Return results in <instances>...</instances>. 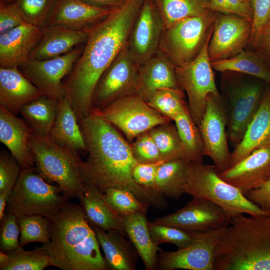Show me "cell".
I'll list each match as a JSON object with an SVG mask.
<instances>
[{
    "instance_id": "obj_1",
    "label": "cell",
    "mask_w": 270,
    "mask_h": 270,
    "mask_svg": "<svg viewBox=\"0 0 270 270\" xmlns=\"http://www.w3.org/2000/svg\"><path fill=\"white\" fill-rule=\"evenodd\" d=\"M143 0H126L90 30L82 53L64 82L65 96L80 122L92 109L94 90L103 74L127 44Z\"/></svg>"
},
{
    "instance_id": "obj_2",
    "label": "cell",
    "mask_w": 270,
    "mask_h": 270,
    "mask_svg": "<svg viewBox=\"0 0 270 270\" xmlns=\"http://www.w3.org/2000/svg\"><path fill=\"white\" fill-rule=\"evenodd\" d=\"M86 146L87 158L80 169L85 182L102 192L110 188L126 190L140 201L156 209H166V198L136 182L132 176L138 162L130 146L110 123L93 111L80 122Z\"/></svg>"
},
{
    "instance_id": "obj_3",
    "label": "cell",
    "mask_w": 270,
    "mask_h": 270,
    "mask_svg": "<svg viewBox=\"0 0 270 270\" xmlns=\"http://www.w3.org/2000/svg\"><path fill=\"white\" fill-rule=\"evenodd\" d=\"M50 238L40 248L50 266L62 270H108L96 234L80 204L68 201L50 220Z\"/></svg>"
},
{
    "instance_id": "obj_4",
    "label": "cell",
    "mask_w": 270,
    "mask_h": 270,
    "mask_svg": "<svg viewBox=\"0 0 270 270\" xmlns=\"http://www.w3.org/2000/svg\"><path fill=\"white\" fill-rule=\"evenodd\" d=\"M214 253V270H270V214L230 219Z\"/></svg>"
},
{
    "instance_id": "obj_5",
    "label": "cell",
    "mask_w": 270,
    "mask_h": 270,
    "mask_svg": "<svg viewBox=\"0 0 270 270\" xmlns=\"http://www.w3.org/2000/svg\"><path fill=\"white\" fill-rule=\"evenodd\" d=\"M185 194L208 200L220 206L230 219L240 214H270L256 205L237 188L223 180L214 164L191 162L184 186Z\"/></svg>"
},
{
    "instance_id": "obj_6",
    "label": "cell",
    "mask_w": 270,
    "mask_h": 270,
    "mask_svg": "<svg viewBox=\"0 0 270 270\" xmlns=\"http://www.w3.org/2000/svg\"><path fill=\"white\" fill-rule=\"evenodd\" d=\"M37 172L48 182L56 183L69 198H78L86 190L78 154L49 137L33 134L28 141Z\"/></svg>"
},
{
    "instance_id": "obj_7",
    "label": "cell",
    "mask_w": 270,
    "mask_h": 270,
    "mask_svg": "<svg viewBox=\"0 0 270 270\" xmlns=\"http://www.w3.org/2000/svg\"><path fill=\"white\" fill-rule=\"evenodd\" d=\"M268 83L254 76L235 72H221L222 96L229 112L228 140L236 147L260 104Z\"/></svg>"
},
{
    "instance_id": "obj_8",
    "label": "cell",
    "mask_w": 270,
    "mask_h": 270,
    "mask_svg": "<svg viewBox=\"0 0 270 270\" xmlns=\"http://www.w3.org/2000/svg\"><path fill=\"white\" fill-rule=\"evenodd\" d=\"M70 198L56 184L45 180L34 167L22 169L8 200V212L16 218H54Z\"/></svg>"
},
{
    "instance_id": "obj_9",
    "label": "cell",
    "mask_w": 270,
    "mask_h": 270,
    "mask_svg": "<svg viewBox=\"0 0 270 270\" xmlns=\"http://www.w3.org/2000/svg\"><path fill=\"white\" fill-rule=\"evenodd\" d=\"M216 12L182 19L164 28L159 50L175 68L184 66L200 54L212 36Z\"/></svg>"
},
{
    "instance_id": "obj_10",
    "label": "cell",
    "mask_w": 270,
    "mask_h": 270,
    "mask_svg": "<svg viewBox=\"0 0 270 270\" xmlns=\"http://www.w3.org/2000/svg\"><path fill=\"white\" fill-rule=\"evenodd\" d=\"M92 110L119 128L130 140L172 120L136 94L120 98L102 109Z\"/></svg>"
},
{
    "instance_id": "obj_11",
    "label": "cell",
    "mask_w": 270,
    "mask_h": 270,
    "mask_svg": "<svg viewBox=\"0 0 270 270\" xmlns=\"http://www.w3.org/2000/svg\"><path fill=\"white\" fill-rule=\"evenodd\" d=\"M210 40L195 59L184 66L175 68L178 86L186 93L189 112L198 126L205 112L208 96L220 94L208 54Z\"/></svg>"
},
{
    "instance_id": "obj_12",
    "label": "cell",
    "mask_w": 270,
    "mask_h": 270,
    "mask_svg": "<svg viewBox=\"0 0 270 270\" xmlns=\"http://www.w3.org/2000/svg\"><path fill=\"white\" fill-rule=\"evenodd\" d=\"M228 120V104L222 94H209L198 128L204 144V156L212 160L220 172L229 168L231 158L226 130Z\"/></svg>"
},
{
    "instance_id": "obj_13",
    "label": "cell",
    "mask_w": 270,
    "mask_h": 270,
    "mask_svg": "<svg viewBox=\"0 0 270 270\" xmlns=\"http://www.w3.org/2000/svg\"><path fill=\"white\" fill-rule=\"evenodd\" d=\"M140 66L126 46L100 78L94 94L92 110L102 109L120 98L136 94Z\"/></svg>"
},
{
    "instance_id": "obj_14",
    "label": "cell",
    "mask_w": 270,
    "mask_h": 270,
    "mask_svg": "<svg viewBox=\"0 0 270 270\" xmlns=\"http://www.w3.org/2000/svg\"><path fill=\"white\" fill-rule=\"evenodd\" d=\"M82 50L76 48L66 54L49 60L29 59L18 69L44 95L60 100L65 96L62 80L72 71Z\"/></svg>"
},
{
    "instance_id": "obj_15",
    "label": "cell",
    "mask_w": 270,
    "mask_h": 270,
    "mask_svg": "<svg viewBox=\"0 0 270 270\" xmlns=\"http://www.w3.org/2000/svg\"><path fill=\"white\" fill-rule=\"evenodd\" d=\"M226 228L200 232L198 240L190 246L174 252L160 250L156 269L214 270V253Z\"/></svg>"
},
{
    "instance_id": "obj_16",
    "label": "cell",
    "mask_w": 270,
    "mask_h": 270,
    "mask_svg": "<svg viewBox=\"0 0 270 270\" xmlns=\"http://www.w3.org/2000/svg\"><path fill=\"white\" fill-rule=\"evenodd\" d=\"M252 31V20L216 12L208 48L210 61L232 58L246 48Z\"/></svg>"
},
{
    "instance_id": "obj_17",
    "label": "cell",
    "mask_w": 270,
    "mask_h": 270,
    "mask_svg": "<svg viewBox=\"0 0 270 270\" xmlns=\"http://www.w3.org/2000/svg\"><path fill=\"white\" fill-rule=\"evenodd\" d=\"M152 222L187 232H208L227 228L230 218L218 205L204 198L192 197L181 208L158 217Z\"/></svg>"
},
{
    "instance_id": "obj_18",
    "label": "cell",
    "mask_w": 270,
    "mask_h": 270,
    "mask_svg": "<svg viewBox=\"0 0 270 270\" xmlns=\"http://www.w3.org/2000/svg\"><path fill=\"white\" fill-rule=\"evenodd\" d=\"M164 29V21L153 0H143L126 44L140 65L158 50Z\"/></svg>"
},
{
    "instance_id": "obj_19",
    "label": "cell",
    "mask_w": 270,
    "mask_h": 270,
    "mask_svg": "<svg viewBox=\"0 0 270 270\" xmlns=\"http://www.w3.org/2000/svg\"><path fill=\"white\" fill-rule=\"evenodd\" d=\"M220 178L244 195L270 181V142L254 150L246 158L220 172Z\"/></svg>"
},
{
    "instance_id": "obj_20",
    "label": "cell",
    "mask_w": 270,
    "mask_h": 270,
    "mask_svg": "<svg viewBox=\"0 0 270 270\" xmlns=\"http://www.w3.org/2000/svg\"><path fill=\"white\" fill-rule=\"evenodd\" d=\"M115 10L98 8L82 0H58L46 26L89 30Z\"/></svg>"
},
{
    "instance_id": "obj_21",
    "label": "cell",
    "mask_w": 270,
    "mask_h": 270,
    "mask_svg": "<svg viewBox=\"0 0 270 270\" xmlns=\"http://www.w3.org/2000/svg\"><path fill=\"white\" fill-rule=\"evenodd\" d=\"M42 30L27 22L0 34V68H18L28 60Z\"/></svg>"
},
{
    "instance_id": "obj_22",
    "label": "cell",
    "mask_w": 270,
    "mask_h": 270,
    "mask_svg": "<svg viewBox=\"0 0 270 270\" xmlns=\"http://www.w3.org/2000/svg\"><path fill=\"white\" fill-rule=\"evenodd\" d=\"M34 133L27 122L0 106V140L8 149L22 169L34 167L28 141Z\"/></svg>"
},
{
    "instance_id": "obj_23",
    "label": "cell",
    "mask_w": 270,
    "mask_h": 270,
    "mask_svg": "<svg viewBox=\"0 0 270 270\" xmlns=\"http://www.w3.org/2000/svg\"><path fill=\"white\" fill-rule=\"evenodd\" d=\"M162 88L181 90L175 66L158 50L140 65L136 95L147 102L156 91Z\"/></svg>"
},
{
    "instance_id": "obj_24",
    "label": "cell",
    "mask_w": 270,
    "mask_h": 270,
    "mask_svg": "<svg viewBox=\"0 0 270 270\" xmlns=\"http://www.w3.org/2000/svg\"><path fill=\"white\" fill-rule=\"evenodd\" d=\"M270 142V84H268L260 106L249 124L240 142L232 152L229 168L254 150Z\"/></svg>"
},
{
    "instance_id": "obj_25",
    "label": "cell",
    "mask_w": 270,
    "mask_h": 270,
    "mask_svg": "<svg viewBox=\"0 0 270 270\" xmlns=\"http://www.w3.org/2000/svg\"><path fill=\"white\" fill-rule=\"evenodd\" d=\"M43 94L18 68H0V106L14 115Z\"/></svg>"
},
{
    "instance_id": "obj_26",
    "label": "cell",
    "mask_w": 270,
    "mask_h": 270,
    "mask_svg": "<svg viewBox=\"0 0 270 270\" xmlns=\"http://www.w3.org/2000/svg\"><path fill=\"white\" fill-rule=\"evenodd\" d=\"M90 224L104 251L108 270L136 269L140 256L132 244L125 238L126 236L118 231L104 230L96 226Z\"/></svg>"
},
{
    "instance_id": "obj_27",
    "label": "cell",
    "mask_w": 270,
    "mask_h": 270,
    "mask_svg": "<svg viewBox=\"0 0 270 270\" xmlns=\"http://www.w3.org/2000/svg\"><path fill=\"white\" fill-rule=\"evenodd\" d=\"M78 198L90 224L126 236L122 216L110 206L104 192L96 186L86 183L85 191Z\"/></svg>"
},
{
    "instance_id": "obj_28",
    "label": "cell",
    "mask_w": 270,
    "mask_h": 270,
    "mask_svg": "<svg viewBox=\"0 0 270 270\" xmlns=\"http://www.w3.org/2000/svg\"><path fill=\"white\" fill-rule=\"evenodd\" d=\"M48 137L58 145L78 154L87 152L78 118L66 96L59 100L56 116Z\"/></svg>"
},
{
    "instance_id": "obj_29",
    "label": "cell",
    "mask_w": 270,
    "mask_h": 270,
    "mask_svg": "<svg viewBox=\"0 0 270 270\" xmlns=\"http://www.w3.org/2000/svg\"><path fill=\"white\" fill-rule=\"evenodd\" d=\"M42 30L40 40L30 59L46 60L66 54L74 46L86 43L90 33V30L76 31L48 26Z\"/></svg>"
},
{
    "instance_id": "obj_30",
    "label": "cell",
    "mask_w": 270,
    "mask_h": 270,
    "mask_svg": "<svg viewBox=\"0 0 270 270\" xmlns=\"http://www.w3.org/2000/svg\"><path fill=\"white\" fill-rule=\"evenodd\" d=\"M145 213H136L123 216V222L126 235L136 248L146 270H156L158 246L150 235Z\"/></svg>"
},
{
    "instance_id": "obj_31",
    "label": "cell",
    "mask_w": 270,
    "mask_h": 270,
    "mask_svg": "<svg viewBox=\"0 0 270 270\" xmlns=\"http://www.w3.org/2000/svg\"><path fill=\"white\" fill-rule=\"evenodd\" d=\"M59 100L42 95L23 106L20 113L34 134L48 137L56 116Z\"/></svg>"
},
{
    "instance_id": "obj_32",
    "label": "cell",
    "mask_w": 270,
    "mask_h": 270,
    "mask_svg": "<svg viewBox=\"0 0 270 270\" xmlns=\"http://www.w3.org/2000/svg\"><path fill=\"white\" fill-rule=\"evenodd\" d=\"M190 162L186 158L162 162L156 175V190L166 198L178 200L185 194L184 186Z\"/></svg>"
},
{
    "instance_id": "obj_33",
    "label": "cell",
    "mask_w": 270,
    "mask_h": 270,
    "mask_svg": "<svg viewBox=\"0 0 270 270\" xmlns=\"http://www.w3.org/2000/svg\"><path fill=\"white\" fill-rule=\"evenodd\" d=\"M213 69L220 72L230 71L248 74L270 84V65L256 52L246 48L236 56L211 62Z\"/></svg>"
},
{
    "instance_id": "obj_34",
    "label": "cell",
    "mask_w": 270,
    "mask_h": 270,
    "mask_svg": "<svg viewBox=\"0 0 270 270\" xmlns=\"http://www.w3.org/2000/svg\"><path fill=\"white\" fill-rule=\"evenodd\" d=\"M164 22V28L186 18L210 11L209 0H153Z\"/></svg>"
},
{
    "instance_id": "obj_35",
    "label": "cell",
    "mask_w": 270,
    "mask_h": 270,
    "mask_svg": "<svg viewBox=\"0 0 270 270\" xmlns=\"http://www.w3.org/2000/svg\"><path fill=\"white\" fill-rule=\"evenodd\" d=\"M50 266L47 254L40 248L28 251L22 247L0 252V270H42Z\"/></svg>"
},
{
    "instance_id": "obj_36",
    "label": "cell",
    "mask_w": 270,
    "mask_h": 270,
    "mask_svg": "<svg viewBox=\"0 0 270 270\" xmlns=\"http://www.w3.org/2000/svg\"><path fill=\"white\" fill-rule=\"evenodd\" d=\"M174 121L182 142L186 158L193 162H202L204 156L202 140L188 110L178 114Z\"/></svg>"
},
{
    "instance_id": "obj_37",
    "label": "cell",
    "mask_w": 270,
    "mask_h": 270,
    "mask_svg": "<svg viewBox=\"0 0 270 270\" xmlns=\"http://www.w3.org/2000/svg\"><path fill=\"white\" fill-rule=\"evenodd\" d=\"M161 154L162 160L186 158L184 148L176 126L170 122L148 131Z\"/></svg>"
},
{
    "instance_id": "obj_38",
    "label": "cell",
    "mask_w": 270,
    "mask_h": 270,
    "mask_svg": "<svg viewBox=\"0 0 270 270\" xmlns=\"http://www.w3.org/2000/svg\"><path fill=\"white\" fill-rule=\"evenodd\" d=\"M147 104L162 115L174 120L180 114L188 110L181 90L162 88L156 91Z\"/></svg>"
},
{
    "instance_id": "obj_39",
    "label": "cell",
    "mask_w": 270,
    "mask_h": 270,
    "mask_svg": "<svg viewBox=\"0 0 270 270\" xmlns=\"http://www.w3.org/2000/svg\"><path fill=\"white\" fill-rule=\"evenodd\" d=\"M17 222L20 230V246L28 243H48L50 238V220L40 215L20 216Z\"/></svg>"
},
{
    "instance_id": "obj_40",
    "label": "cell",
    "mask_w": 270,
    "mask_h": 270,
    "mask_svg": "<svg viewBox=\"0 0 270 270\" xmlns=\"http://www.w3.org/2000/svg\"><path fill=\"white\" fill-rule=\"evenodd\" d=\"M22 168L11 154L4 150L0 153V220L10 196L22 171Z\"/></svg>"
},
{
    "instance_id": "obj_41",
    "label": "cell",
    "mask_w": 270,
    "mask_h": 270,
    "mask_svg": "<svg viewBox=\"0 0 270 270\" xmlns=\"http://www.w3.org/2000/svg\"><path fill=\"white\" fill-rule=\"evenodd\" d=\"M148 229L155 244L169 243L182 248L194 243L198 238L200 232H187L166 225L148 222Z\"/></svg>"
},
{
    "instance_id": "obj_42",
    "label": "cell",
    "mask_w": 270,
    "mask_h": 270,
    "mask_svg": "<svg viewBox=\"0 0 270 270\" xmlns=\"http://www.w3.org/2000/svg\"><path fill=\"white\" fill-rule=\"evenodd\" d=\"M104 194L108 203L121 216L148 212L149 206L126 190L110 188Z\"/></svg>"
},
{
    "instance_id": "obj_43",
    "label": "cell",
    "mask_w": 270,
    "mask_h": 270,
    "mask_svg": "<svg viewBox=\"0 0 270 270\" xmlns=\"http://www.w3.org/2000/svg\"><path fill=\"white\" fill-rule=\"evenodd\" d=\"M58 0H16L14 2L26 22L41 29L48 24Z\"/></svg>"
},
{
    "instance_id": "obj_44",
    "label": "cell",
    "mask_w": 270,
    "mask_h": 270,
    "mask_svg": "<svg viewBox=\"0 0 270 270\" xmlns=\"http://www.w3.org/2000/svg\"><path fill=\"white\" fill-rule=\"evenodd\" d=\"M130 146L134 158L140 164L163 162L161 154L148 132L138 135Z\"/></svg>"
},
{
    "instance_id": "obj_45",
    "label": "cell",
    "mask_w": 270,
    "mask_h": 270,
    "mask_svg": "<svg viewBox=\"0 0 270 270\" xmlns=\"http://www.w3.org/2000/svg\"><path fill=\"white\" fill-rule=\"evenodd\" d=\"M0 234V252H6L18 248L20 227L16 217L7 212L1 220Z\"/></svg>"
},
{
    "instance_id": "obj_46",
    "label": "cell",
    "mask_w": 270,
    "mask_h": 270,
    "mask_svg": "<svg viewBox=\"0 0 270 270\" xmlns=\"http://www.w3.org/2000/svg\"><path fill=\"white\" fill-rule=\"evenodd\" d=\"M212 11L236 15L252 20L253 11L250 0H209Z\"/></svg>"
},
{
    "instance_id": "obj_47",
    "label": "cell",
    "mask_w": 270,
    "mask_h": 270,
    "mask_svg": "<svg viewBox=\"0 0 270 270\" xmlns=\"http://www.w3.org/2000/svg\"><path fill=\"white\" fill-rule=\"evenodd\" d=\"M246 48L258 52L270 65V18L252 34Z\"/></svg>"
},
{
    "instance_id": "obj_48",
    "label": "cell",
    "mask_w": 270,
    "mask_h": 270,
    "mask_svg": "<svg viewBox=\"0 0 270 270\" xmlns=\"http://www.w3.org/2000/svg\"><path fill=\"white\" fill-rule=\"evenodd\" d=\"M26 22L14 3L0 2V34Z\"/></svg>"
},
{
    "instance_id": "obj_49",
    "label": "cell",
    "mask_w": 270,
    "mask_h": 270,
    "mask_svg": "<svg viewBox=\"0 0 270 270\" xmlns=\"http://www.w3.org/2000/svg\"><path fill=\"white\" fill-rule=\"evenodd\" d=\"M163 162L154 164L138 162L134 167L132 171L134 180L136 184L144 188L156 190L155 188L156 175L159 166Z\"/></svg>"
},
{
    "instance_id": "obj_50",
    "label": "cell",
    "mask_w": 270,
    "mask_h": 270,
    "mask_svg": "<svg viewBox=\"0 0 270 270\" xmlns=\"http://www.w3.org/2000/svg\"><path fill=\"white\" fill-rule=\"evenodd\" d=\"M250 3L253 11L252 34L270 20V0H250Z\"/></svg>"
},
{
    "instance_id": "obj_51",
    "label": "cell",
    "mask_w": 270,
    "mask_h": 270,
    "mask_svg": "<svg viewBox=\"0 0 270 270\" xmlns=\"http://www.w3.org/2000/svg\"><path fill=\"white\" fill-rule=\"evenodd\" d=\"M251 202L264 210H270V181L244 195Z\"/></svg>"
},
{
    "instance_id": "obj_52",
    "label": "cell",
    "mask_w": 270,
    "mask_h": 270,
    "mask_svg": "<svg viewBox=\"0 0 270 270\" xmlns=\"http://www.w3.org/2000/svg\"><path fill=\"white\" fill-rule=\"evenodd\" d=\"M93 6L100 8L115 10L122 6L126 0H82Z\"/></svg>"
},
{
    "instance_id": "obj_53",
    "label": "cell",
    "mask_w": 270,
    "mask_h": 270,
    "mask_svg": "<svg viewBox=\"0 0 270 270\" xmlns=\"http://www.w3.org/2000/svg\"><path fill=\"white\" fill-rule=\"evenodd\" d=\"M16 0H0V2L8 4H13L15 2Z\"/></svg>"
}]
</instances>
